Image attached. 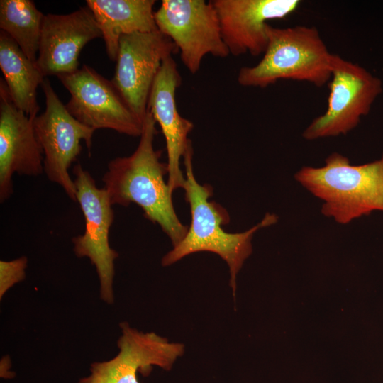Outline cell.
Segmentation results:
<instances>
[{
  "instance_id": "cell-4",
  "label": "cell",
  "mask_w": 383,
  "mask_h": 383,
  "mask_svg": "<svg viewBox=\"0 0 383 383\" xmlns=\"http://www.w3.org/2000/svg\"><path fill=\"white\" fill-rule=\"evenodd\" d=\"M268 42L255 65L243 67L238 82L243 87L265 88L280 79L307 82L322 87L331 79V53L313 26L274 28L267 26Z\"/></svg>"
},
{
  "instance_id": "cell-11",
  "label": "cell",
  "mask_w": 383,
  "mask_h": 383,
  "mask_svg": "<svg viewBox=\"0 0 383 383\" xmlns=\"http://www.w3.org/2000/svg\"><path fill=\"white\" fill-rule=\"evenodd\" d=\"M121 335L117 341L118 353L112 359L91 365V374L79 383H140L137 373L146 376L152 366L170 370L178 357L184 353V345L171 343L150 332L120 323Z\"/></svg>"
},
{
  "instance_id": "cell-5",
  "label": "cell",
  "mask_w": 383,
  "mask_h": 383,
  "mask_svg": "<svg viewBox=\"0 0 383 383\" xmlns=\"http://www.w3.org/2000/svg\"><path fill=\"white\" fill-rule=\"evenodd\" d=\"M329 89L327 109L304 129L305 140L346 135L369 113L382 84L358 64L333 54Z\"/></svg>"
},
{
  "instance_id": "cell-10",
  "label": "cell",
  "mask_w": 383,
  "mask_h": 383,
  "mask_svg": "<svg viewBox=\"0 0 383 383\" xmlns=\"http://www.w3.org/2000/svg\"><path fill=\"white\" fill-rule=\"evenodd\" d=\"M177 50L173 41L158 30L121 37L111 82L141 121L148 112L149 95L163 60Z\"/></svg>"
},
{
  "instance_id": "cell-2",
  "label": "cell",
  "mask_w": 383,
  "mask_h": 383,
  "mask_svg": "<svg viewBox=\"0 0 383 383\" xmlns=\"http://www.w3.org/2000/svg\"><path fill=\"white\" fill-rule=\"evenodd\" d=\"M193 148L190 140L183 156L185 183L183 189L185 200L189 204L192 221L182 240L162 258V265L170 266L183 257L199 252H211L220 256L228 265L230 287L235 296L236 277L245 260L252 252L253 235L262 228L274 224L277 216L267 213L262 220L241 233H228L222 225L229 222L228 213L220 205L209 199L213 188L200 184L195 178Z\"/></svg>"
},
{
  "instance_id": "cell-14",
  "label": "cell",
  "mask_w": 383,
  "mask_h": 383,
  "mask_svg": "<svg viewBox=\"0 0 383 383\" xmlns=\"http://www.w3.org/2000/svg\"><path fill=\"white\" fill-rule=\"evenodd\" d=\"M102 38L95 17L87 7L68 14L44 16L35 65L44 77L79 69V56L86 44Z\"/></svg>"
},
{
  "instance_id": "cell-16",
  "label": "cell",
  "mask_w": 383,
  "mask_h": 383,
  "mask_svg": "<svg viewBox=\"0 0 383 383\" xmlns=\"http://www.w3.org/2000/svg\"><path fill=\"white\" fill-rule=\"evenodd\" d=\"M101 31L109 59L116 60L121 36L157 30L155 0H87Z\"/></svg>"
},
{
  "instance_id": "cell-6",
  "label": "cell",
  "mask_w": 383,
  "mask_h": 383,
  "mask_svg": "<svg viewBox=\"0 0 383 383\" xmlns=\"http://www.w3.org/2000/svg\"><path fill=\"white\" fill-rule=\"evenodd\" d=\"M154 16L158 30L173 41L191 74L198 72L209 54L221 58L230 55L211 1L163 0Z\"/></svg>"
},
{
  "instance_id": "cell-7",
  "label": "cell",
  "mask_w": 383,
  "mask_h": 383,
  "mask_svg": "<svg viewBox=\"0 0 383 383\" xmlns=\"http://www.w3.org/2000/svg\"><path fill=\"white\" fill-rule=\"evenodd\" d=\"M40 87L45 96V110L35 117L33 126L43 153L44 172L76 201V188L68 170L81 152L82 140L90 151L95 130L69 113L47 78Z\"/></svg>"
},
{
  "instance_id": "cell-1",
  "label": "cell",
  "mask_w": 383,
  "mask_h": 383,
  "mask_svg": "<svg viewBox=\"0 0 383 383\" xmlns=\"http://www.w3.org/2000/svg\"><path fill=\"white\" fill-rule=\"evenodd\" d=\"M156 123L148 111L137 148L129 156L111 160L102 182L112 205H138L144 216L159 225L174 247L185 236L188 226L177 217L173 192L164 179L167 165L160 162L161 151L154 148Z\"/></svg>"
},
{
  "instance_id": "cell-15",
  "label": "cell",
  "mask_w": 383,
  "mask_h": 383,
  "mask_svg": "<svg viewBox=\"0 0 383 383\" xmlns=\"http://www.w3.org/2000/svg\"><path fill=\"white\" fill-rule=\"evenodd\" d=\"M182 77L177 63L172 56L165 59L152 84L148 101V111L159 124L165 138L167 152V184L174 192L184 187L185 177L180 167L190 139L189 133L193 123L179 113L176 103V91Z\"/></svg>"
},
{
  "instance_id": "cell-12",
  "label": "cell",
  "mask_w": 383,
  "mask_h": 383,
  "mask_svg": "<svg viewBox=\"0 0 383 383\" xmlns=\"http://www.w3.org/2000/svg\"><path fill=\"white\" fill-rule=\"evenodd\" d=\"M11 100L5 81L0 79V201L13 194V174L35 177L44 172L43 153L33 120Z\"/></svg>"
},
{
  "instance_id": "cell-13",
  "label": "cell",
  "mask_w": 383,
  "mask_h": 383,
  "mask_svg": "<svg viewBox=\"0 0 383 383\" xmlns=\"http://www.w3.org/2000/svg\"><path fill=\"white\" fill-rule=\"evenodd\" d=\"M218 14L223 39L231 55L263 54L268 21L294 13L299 0H211Z\"/></svg>"
},
{
  "instance_id": "cell-18",
  "label": "cell",
  "mask_w": 383,
  "mask_h": 383,
  "mask_svg": "<svg viewBox=\"0 0 383 383\" xmlns=\"http://www.w3.org/2000/svg\"><path fill=\"white\" fill-rule=\"evenodd\" d=\"M30 0H1L0 28L33 62L38 57L44 17Z\"/></svg>"
},
{
  "instance_id": "cell-17",
  "label": "cell",
  "mask_w": 383,
  "mask_h": 383,
  "mask_svg": "<svg viewBox=\"0 0 383 383\" xmlns=\"http://www.w3.org/2000/svg\"><path fill=\"white\" fill-rule=\"evenodd\" d=\"M0 67L15 106L28 116L38 115L37 89L45 77L3 30L0 32Z\"/></svg>"
},
{
  "instance_id": "cell-19",
  "label": "cell",
  "mask_w": 383,
  "mask_h": 383,
  "mask_svg": "<svg viewBox=\"0 0 383 383\" xmlns=\"http://www.w3.org/2000/svg\"><path fill=\"white\" fill-rule=\"evenodd\" d=\"M27 263L28 259L25 256L10 261H0L1 299L11 287L25 279Z\"/></svg>"
},
{
  "instance_id": "cell-3",
  "label": "cell",
  "mask_w": 383,
  "mask_h": 383,
  "mask_svg": "<svg viewBox=\"0 0 383 383\" xmlns=\"http://www.w3.org/2000/svg\"><path fill=\"white\" fill-rule=\"evenodd\" d=\"M294 179L323 202L321 213L338 223L383 212V154L373 162L354 165L346 156L333 152L323 166L303 167Z\"/></svg>"
},
{
  "instance_id": "cell-9",
  "label": "cell",
  "mask_w": 383,
  "mask_h": 383,
  "mask_svg": "<svg viewBox=\"0 0 383 383\" xmlns=\"http://www.w3.org/2000/svg\"><path fill=\"white\" fill-rule=\"evenodd\" d=\"M57 77L70 94L66 109L80 123L94 130L140 136L143 121L128 108L111 81L86 65Z\"/></svg>"
},
{
  "instance_id": "cell-8",
  "label": "cell",
  "mask_w": 383,
  "mask_h": 383,
  "mask_svg": "<svg viewBox=\"0 0 383 383\" xmlns=\"http://www.w3.org/2000/svg\"><path fill=\"white\" fill-rule=\"evenodd\" d=\"M76 199L85 221L82 235L72 239L78 257H88L95 266L100 283V297L108 304L113 302L114 261L118 253L109 244V231L114 213L106 190L98 188L90 173L78 163L73 168Z\"/></svg>"
}]
</instances>
